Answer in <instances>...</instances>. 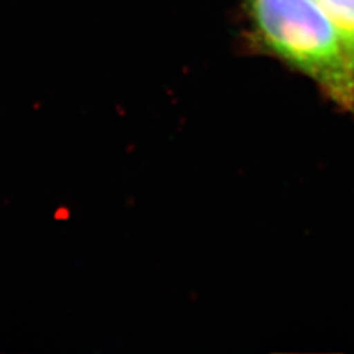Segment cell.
<instances>
[{"label":"cell","mask_w":354,"mask_h":354,"mask_svg":"<svg viewBox=\"0 0 354 354\" xmlns=\"http://www.w3.org/2000/svg\"><path fill=\"white\" fill-rule=\"evenodd\" d=\"M261 46L354 113V49L317 0H248Z\"/></svg>","instance_id":"1"},{"label":"cell","mask_w":354,"mask_h":354,"mask_svg":"<svg viewBox=\"0 0 354 354\" xmlns=\"http://www.w3.org/2000/svg\"><path fill=\"white\" fill-rule=\"evenodd\" d=\"M354 49V0H317Z\"/></svg>","instance_id":"2"}]
</instances>
